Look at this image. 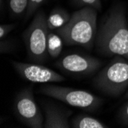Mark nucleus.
I'll return each instance as SVG.
<instances>
[{
  "label": "nucleus",
  "instance_id": "obj_16",
  "mask_svg": "<svg viewBox=\"0 0 128 128\" xmlns=\"http://www.w3.org/2000/svg\"><path fill=\"white\" fill-rule=\"evenodd\" d=\"M14 24H2L0 26V38H5L15 28Z\"/></svg>",
  "mask_w": 128,
  "mask_h": 128
},
{
  "label": "nucleus",
  "instance_id": "obj_5",
  "mask_svg": "<svg viewBox=\"0 0 128 128\" xmlns=\"http://www.w3.org/2000/svg\"><path fill=\"white\" fill-rule=\"evenodd\" d=\"M38 92L72 107L91 111L97 110L103 102L101 98L88 91L62 86L44 85L40 88Z\"/></svg>",
  "mask_w": 128,
  "mask_h": 128
},
{
  "label": "nucleus",
  "instance_id": "obj_8",
  "mask_svg": "<svg viewBox=\"0 0 128 128\" xmlns=\"http://www.w3.org/2000/svg\"><path fill=\"white\" fill-rule=\"evenodd\" d=\"M17 73L23 78L32 83H53L62 82L64 77L53 70L37 64L12 62Z\"/></svg>",
  "mask_w": 128,
  "mask_h": 128
},
{
  "label": "nucleus",
  "instance_id": "obj_11",
  "mask_svg": "<svg viewBox=\"0 0 128 128\" xmlns=\"http://www.w3.org/2000/svg\"><path fill=\"white\" fill-rule=\"evenodd\" d=\"M70 125L72 128H108V126L96 119L86 114L77 115L70 120Z\"/></svg>",
  "mask_w": 128,
  "mask_h": 128
},
{
  "label": "nucleus",
  "instance_id": "obj_19",
  "mask_svg": "<svg viewBox=\"0 0 128 128\" xmlns=\"http://www.w3.org/2000/svg\"><path fill=\"white\" fill-rule=\"evenodd\" d=\"M125 98H128V90H126V92L125 93Z\"/></svg>",
  "mask_w": 128,
  "mask_h": 128
},
{
  "label": "nucleus",
  "instance_id": "obj_7",
  "mask_svg": "<svg viewBox=\"0 0 128 128\" xmlns=\"http://www.w3.org/2000/svg\"><path fill=\"white\" fill-rule=\"evenodd\" d=\"M62 71L76 75H88L94 73L101 66V62L94 57L80 54H69L56 62Z\"/></svg>",
  "mask_w": 128,
  "mask_h": 128
},
{
  "label": "nucleus",
  "instance_id": "obj_18",
  "mask_svg": "<svg viewBox=\"0 0 128 128\" xmlns=\"http://www.w3.org/2000/svg\"><path fill=\"white\" fill-rule=\"evenodd\" d=\"M120 117L121 121L124 124L128 125V103L126 104L122 108L121 112L120 114Z\"/></svg>",
  "mask_w": 128,
  "mask_h": 128
},
{
  "label": "nucleus",
  "instance_id": "obj_12",
  "mask_svg": "<svg viewBox=\"0 0 128 128\" xmlns=\"http://www.w3.org/2000/svg\"><path fill=\"white\" fill-rule=\"evenodd\" d=\"M64 41L58 33L49 32L47 42V51L52 58H57L60 55L63 48Z\"/></svg>",
  "mask_w": 128,
  "mask_h": 128
},
{
  "label": "nucleus",
  "instance_id": "obj_9",
  "mask_svg": "<svg viewBox=\"0 0 128 128\" xmlns=\"http://www.w3.org/2000/svg\"><path fill=\"white\" fill-rule=\"evenodd\" d=\"M44 120L43 127L44 128H69V117L72 114L71 110H68L58 107L54 104H44Z\"/></svg>",
  "mask_w": 128,
  "mask_h": 128
},
{
  "label": "nucleus",
  "instance_id": "obj_6",
  "mask_svg": "<svg viewBox=\"0 0 128 128\" xmlns=\"http://www.w3.org/2000/svg\"><path fill=\"white\" fill-rule=\"evenodd\" d=\"M14 110L16 117L27 126L31 128L43 127L44 120L34 100L32 88H25L16 94Z\"/></svg>",
  "mask_w": 128,
  "mask_h": 128
},
{
  "label": "nucleus",
  "instance_id": "obj_13",
  "mask_svg": "<svg viewBox=\"0 0 128 128\" xmlns=\"http://www.w3.org/2000/svg\"><path fill=\"white\" fill-rule=\"evenodd\" d=\"M28 0H8L10 13L13 16L19 17L26 12Z\"/></svg>",
  "mask_w": 128,
  "mask_h": 128
},
{
  "label": "nucleus",
  "instance_id": "obj_15",
  "mask_svg": "<svg viewBox=\"0 0 128 128\" xmlns=\"http://www.w3.org/2000/svg\"><path fill=\"white\" fill-rule=\"evenodd\" d=\"M45 0H28V6L26 11V18L32 16L37 9L44 2Z\"/></svg>",
  "mask_w": 128,
  "mask_h": 128
},
{
  "label": "nucleus",
  "instance_id": "obj_4",
  "mask_svg": "<svg viewBox=\"0 0 128 128\" xmlns=\"http://www.w3.org/2000/svg\"><path fill=\"white\" fill-rule=\"evenodd\" d=\"M49 31L47 16L44 12H38L31 24L23 33L27 53L32 61L37 63L45 61L48 54L47 42Z\"/></svg>",
  "mask_w": 128,
  "mask_h": 128
},
{
  "label": "nucleus",
  "instance_id": "obj_14",
  "mask_svg": "<svg viewBox=\"0 0 128 128\" xmlns=\"http://www.w3.org/2000/svg\"><path fill=\"white\" fill-rule=\"evenodd\" d=\"M73 3L79 7H92L97 10L101 8L100 0H73Z\"/></svg>",
  "mask_w": 128,
  "mask_h": 128
},
{
  "label": "nucleus",
  "instance_id": "obj_1",
  "mask_svg": "<svg viewBox=\"0 0 128 128\" xmlns=\"http://www.w3.org/2000/svg\"><path fill=\"white\" fill-rule=\"evenodd\" d=\"M97 49L107 56H121L128 59V26L121 6L114 7L98 32Z\"/></svg>",
  "mask_w": 128,
  "mask_h": 128
},
{
  "label": "nucleus",
  "instance_id": "obj_17",
  "mask_svg": "<svg viewBox=\"0 0 128 128\" xmlns=\"http://www.w3.org/2000/svg\"><path fill=\"white\" fill-rule=\"evenodd\" d=\"M0 47H1V53H6V52H9L12 50V43L9 41L2 38L1 39Z\"/></svg>",
  "mask_w": 128,
  "mask_h": 128
},
{
  "label": "nucleus",
  "instance_id": "obj_10",
  "mask_svg": "<svg viewBox=\"0 0 128 128\" xmlns=\"http://www.w3.org/2000/svg\"><path fill=\"white\" fill-rule=\"evenodd\" d=\"M71 18L68 12L62 8H54L47 17L48 27L50 31L57 30L64 26Z\"/></svg>",
  "mask_w": 128,
  "mask_h": 128
},
{
  "label": "nucleus",
  "instance_id": "obj_3",
  "mask_svg": "<svg viewBox=\"0 0 128 128\" xmlns=\"http://www.w3.org/2000/svg\"><path fill=\"white\" fill-rule=\"evenodd\" d=\"M96 88L108 96L118 98L128 88V61L115 56L94 78Z\"/></svg>",
  "mask_w": 128,
  "mask_h": 128
},
{
  "label": "nucleus",
  "instance_id": "obj_2",
  "mask_svg": "<svg viewBox=\"0 0 128 128\" xmlns=\"http://www.w3.org/2000/svg\"><path fill=\"white\" fill-rule=\"evenodd\" d=\"M97 9L83 7L71 16L67 24L55 30L67 45L91 48L97 34Z\"/></svg>",
  "mask_w": 128,
  "mask_h": 128
}]
</instances>
